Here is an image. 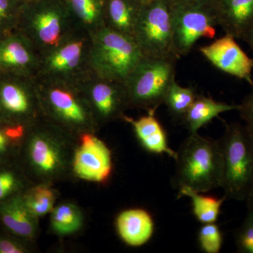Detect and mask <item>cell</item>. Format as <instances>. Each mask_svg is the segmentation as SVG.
Segmentation results:
<instances>
[{
    "mask_svg": "<svg viewBox=\"0 0 253 253\" xmlns=\"http://www.w3.org/2000/svg\"><path fill=\"white\" fill-rule=\"evenodd\" d=\"M177 153L173 184L178 189L191 188L199 193L222 187L223 159L219 140L192 133Z\"/></svg>",
    "mask_w": 253,
    "mask_h": 253,
    "instance_id": "cell-3",
    "label": "cell"
},
{
    "mask_svg": "<svg viewBox=\"0 0 253 253\" xmlns=\"http://www.w3.org/2000/svg\"><path fill=\"white\" fill-rule=\"evenodd\" d=\"M41 55L29 39L17 31L0 38V73L36 78Z\"/></svg>",
    "mask_w": 253,
    "mask_h": 253,
    "instance_id": "cell-15",
    "label": "cell"
},
{
    "mask_svg": "<svg viewBox=\"0 0 253 253\" xmlns=\"http://www.w3.org/2000/svg\"><path fill=\"white\" fill-rule=\"evenodd\" d=\"M234 37L225 34L199 51L219 71L253 85V59L241 49Z\"/></svg>",
    "mask_w": 253,
    "mask_h": 253,
    "instance_id": "cell-14",
    "label": "cell"
},
{
    "mask_svg": "<svg viewBox=\"0 0 253 253\" xmlns=\"http://www.w3.org/2000/svg\"><path fill=\"white\" fill-rule=\"evenodd\" d=\"M179 197L186 196L191 200L193 212L198 220L203 224L217 221L221 206L226 199L225 196L221 199L205 196L186 186L179 188Z\"/></svg>",
    "mask_w": 253,
    "mask_h": 253,
    "instance_id": "cell-24",
    "label": "cell"
},
{
    "mask_svg": "<svg viewBox=\"0 0 253 253\" xmlns=\"http://www.w3.org/2000/svg\"><path fill=\"white\" fill-rule=\"evenodd\" d=\"M91 33L78 27L63 42L41 56L36 78L79 84L91 73Z\"/></svg>",
    "mask_w": 253,
    "mask_h": 253,
    "instance_id": "cell-8",
    "label": "cell"
},
{
    "mask_svg": "<svg viewBox=\"0 0 253 253\" xmlns=\"http://www.w3.org/2000/svg\"><path fill=\"white\" fill-rule=\"evenodd\" d=\"M73 151L71 170L83 180L104 183L113 169L112 156L108 146L95 133H83L78 137Z\"/></svg>",
    "mask_w": 253,
    "mask_h": 253,
    "instance_id": "cell-13",
    "label": "cell"
},
{
    "mask_svg": "<svg viewBox=\"0 0 253 253\" xmlns=\"http://www.w3.org/2000/svg\"><path fill=\"white\" fill-rule=\"evenodd\" d=\"M36 81L46 121L76 138L83 133L98 131L100 126L79 84L38 78Z\"/></svg>",
    "mask_w": 253,
    "mask_h": 253,
    "instance_id": "cell-2",
    "label": "cell"
},
{
    "mask_svg": "<svg viewBox=\"0 0 253 253\" xmlns=\"http://www.w3.org/2000/svg\"><path fill=\"white\" fill-rule=\"evenodd\" d=\"M21 194L0 203V223L4 230L31 241L38 234L39 218L28 209Z\"/></svg>",
    "mask_w": 253,
    "mask_h": 253,
    "instance_id": "cell-17",
    "label": "cell"
},
{
    "mask_svg": "<svg viewBox=\"0 0 253 253\" xmlns=\"http://www.w3.org/2000/svg\"><path fill=\"white\" fill-rule=\"evenodd\" d=\"M0 38H1V36H0Z\"/></svg>",
    "mask_w": 253,
    "mask_h": 253,
    "instance_id": "cell-39",
    "label": "cell"
},
{
    "mask_svg": "<svg viewBox=\"0 0 253 253\" xmlns=\"http://www.w3.org/2000/svg\"><path fill=\"white\" fill-rule=\"evenodd\" d=\"M22 4L17 0H0V36L17 30Z\"/></svg>",
    "mask_w": 253,
    "mask_h": 253,
    "instance_id": "cell-29",
    "label": "cell"
},
{
    "mask_svg": "<svg viewBox=\"0 0 253 253\" xmlns=\"http://www.w3.org/2000/svg\"><path fill=\"white\" fill-rule=\"evenodd\" d=\"M244 42H246L248 44H249V47L251 48V51L253 53V24L250 28L249 33H248L247 36L245 38Z\"/></svg>",
    "mask_w": 253,
    "mask_h": 253,
    "instance_id": "cell-34",
    "label": "cell"
},
{
    "mask_svg": "<svg viewBox=\"0 0 253 253\" xmlns=\"http://www.w3.org/2000/svg\"><path fill=\"white\" fill-rule=\"evenodd\" d=\"M84 216L80 208L72 203H64L54 207L51 212L50 224L55 234L68 236L81 229Z\"/></svg>",
    "mask_w": 253,
    "mask_h": 253,
    "instance_id": "cell-23",
    "label": "cell"
},
{
    "mask_svg": "<svg viewBox=\"0 0 253 253\" xmlns=\"http://www.w3.org/2000/svg\"><path fill=\"white\" fill-rule=\"evenodd\" d=\"M239 104H229L217 101L204 95H197L184 121L190 133H197L200 128L204 126L213 118L222 113L238 111Z\"/></svg>",
    "mask_w": 253,
    "mask_h": 253,
    "instance_id": "cell-21",
    "label": "cell"
},
{
    "mask_svg": "<svg viewBox=\"0 0 253 253\" xmlns=\"http://www.w3.org/2000/svg\"><path fill=\"white\" fill-rule=\"evenodd\" d=\"M28 177L19 164L14 161L0 164V203L23 194L27 189Z\"/></svg>",
    "mask_w": 253,
    "mask_h": 253,
    "instance_id": "cell-25",
    "label": "cell"
},
{
    "mask_svg": "<svg viewBox=\"0 0 253 253\" xmlns=\"http://www.w3.org/2000/svg\"><path fill=\"white\" fill-rule=\"evenodd\" d=\"M169 3L174 49L179 57L187 56L201 38L215 36L218 25L212 0Z\"/></svg>",
    "mask_w": 253,
    "mask_h": 253,
    "instance_id": "cell-9",
    "label": "cell"
},
{
    "mask_svg": "<svg viewBox=\"0 0 253 253\" xmlns=\"http://www.w3.org/2000/svg\"><path fill=\"white\" fill-rule=\"evenodd\" d=\"M124 121L130 123L138 140L145 149L157 154H167L174 161L177 153L168 144L166 131L155 115L149 114L134 120L126 116Z\"/></svg>",
    "mask_w": 253,
    "mask_h": 253,
    "instance_id": "cell-20",
    "label": "cell"
},
{
    "mask_svg": "<svg viewBox=\"0 0 253 253\" xmlns=\"http://www.w3.org/2000/svg\"><path fill=\"white\" fill-rule=\"evenodd\" d=\"M196 96L194 88L184 87L174 81L168 89L164 104L174 117L184 119Z\"/></svg>",
    "mask_w": 253,
    "mask_h": 253,
    "instance_id": "cell-27",
    "label": "cell"
},
{
    "mask_svg": "<svg viewBox=\"0 0 253 253\" xmlns=\"http://www.w3.org/2000/svg\"><path fill=\"white\" fill-rule=\"evenodd\" d=\"M249 94L246 95L239 104L240 117L245 122V126L253 134V85Z\"/></svg>",
    "mask_w": 253,
    "mask_h": 253,
    "instance_id": "cell-33",
    "label": "cell"
},
{
    "mask_svg": "<svg viewBox=\"0 0 253 253\" xmlns=\"http://www.w3.org/2000/svg\"><path fill=\"white\" fill-rule=\"evenodd\" d=\"M144 4L138 0H104L105 26L134 38Z\"/></svg>",
    "mask_w": 253,
    "mask_h": 253,
    "instance_id": "cell-19",
    "label": "cell"
},
{
    "mask_svg": "<svg viewBox=\"0 0 253 253\" xmlns=\"http://www.w3.org/2000/svg\"><path fill=\"white\" fill-rule=\"evenodd\" d=\"M80 27L94 33L104 27V0H64Z\"/></svg>",
    "mask_w": 253,
    "mask_h": 253,
    "instance_id": "cell-22",
    "label": "cell"
},
{
    "mask_svg": "<svg viewBox=\"0 0 253 253\" xmlns=\"http://www.w3.org/2000/svg\"><path fill=\"white\" fill-rule=\"evenodd\" d=\"M222 234L217 224L207 223L199 232L200 247L206 253H219L222 245Z\"/></svg>",
    "mask_w": 253,
    "mask_h": 253,
    "instance_id": "cell-30",
    "label": "cell"
},
{
    "mask_svg": "<svg viewBox=\"0 0 253 253\" xmlns=\"http://www.w3.org/2000/svg\"><path fill=\"white\" fill-rule=\"evenodd\" d=\"M23 3L31 2V1H37V0H23Z\"/></svg>",
    "mask_w": 253,
    "mask_h": 253,
    "instance_id": "cell-38",
    "label": "cell"
},
{
    "mask_svg": "<svg viewBox=\"0 0 253 253\" xmlns=\"http://www.w3.org/2000/svg\"><path fill=\"white\" fill-rule=\"evenodd\" d=\"M246 201L247 202L248 210L253 211V189L251 191V193H250Z\"/></svg>",
    "mask_w": 253,
    "mask_h": 253,
    "instance_id": "cell-35",
    "label": "cell"
},
{
    "mask_svg": "<svg viewBox=\"0 0 253 253\" xmlns=\"http://www.w3.org/2000/svg\"><path fill=\"white\" fill-rule=\"evenodd\" d=\"M78 27L64 0H37L23 3L16 31L27 37L41 56Z\"/></svg>",
    "mask_w": 253,
    "mask_h": 253,
    "instance_id": "cell-4",
    "label": "cell"
},
{
    "mask_svg": "<svg viewBox=\"0 0 253 253\" xmlns=\"http://www.w3.org/2000/svg\"><path fill=\"white\" fill-rule=\"evenodd\" d=\"M29 242L4 230V232H0V253H29Z\"/></svg>",
    "mask_w": 253,
    "mask_h": 253,
    "instance_id": "cell-32",
    "label": "cell"
},
{
    "mask_svg": "<svg viewBox=\"0 0 253 253\" xmlns=\"http://www.w3.org/2000/svg\"><path fill=\"white\" fill-rule=\"evenodd\" d=\"M91 37L90 67L99 77L124 83L144 57L134 38L106 26Z\"/></svg>",
    "mask_w": 253,
    "mask_h": 253,
    "instance_id": "cell-6",
    "label": "cell"
},
{
    "mask_svg": "<svg viewBox=\"0 0 253 253\" xmlns=\"http://www.w3.org/2000/svg\"><path fill=\"white\" fill-rule=\"evenodd\" d=\"M219 142L226 198L246 201L253 189V134L245 125L231 123Z\"/></svg>",
    "mask_w": 253,
    "mask_h": 253,
    "instance_id": "cell-5",
    "label": "cell"
},
{
    "mask_svg": "<svg viewBox=\"0 0 253 253\" xmlns=\"http://www.w3.org/2000/svg\"><path fill=\"white\" fill-rule=\"evenodd\" d=\"M75 139L43 118L27 128L17 156L20 166L45 183L60 179L71 169L69 142Z\"/></svg>",
    "mask_w": 253,
    "mask_h": 253,
    "instance_id": "cell-1",
    "label": "cell"
},
{
    "mask_svg": "<svg viewBox=\"0 0 253 253\" xmlns=\"http://www.w3.org/2000/svg\"><path fill=\"white\" fill-rule=\"evenodd\" d=\"M116 225L121 239L133 247L146 244L154 234L152 217L147 211L140 208L126 210L120 213Z\"/></svg>",
    "mask_w": 253,
    "mask_h": 253,
    "instance_id": "cell-18",
    "label": "cell"
},
{
    "mask_svg": "<svg viewBox=\"0 0 253 253\" xmlns=\"http://www.w3.org/2000/svg\"><path fill=\"white\" fill-rule=\"evenodd\" d=\"M218 26L225 34L242 40L253 24V0H212Z\"/></svg>",
    "mask_w": 253,
    "mask_h": 253,
    "instance_id": "cell-16",
    "label": "cell"
},
{
    "mask_svg": "<svg viewBox=\"0 0 253 253\" xmlns=\"http://www.w3.org/2000/svg\"><path fill=\"white\" fill-rule=\"evenodd\" d=\"M134 40L144 57L179 59L174 49L168 0L145 4L134 32Z\"/></svg>",
    "mask_w": 253,
    "mask_h": 253,
    "instance_id": "cell-10",
    "label": "cell"
},
{
    "mask_svg": "<svg viewBox=\"0 0 253 253\" xmlns=\"http://www.w3.org/2000/svg\"><path fill=\"white\" fill-rule=\"evenodd\" d=\"M234 236L238 252L253 253V211L248 210L247 215Z\"/></svg>",
    "mask_w": 253,
    "mask_h": 253,
    "instance_id": "cell-31",
    "label": "cell"
},
{
    "mask_svg": "<svg viewBox=\"0 0 253 253\" xmlns=\"http://www.w3.org/2000/svg\"><path fill=\"white\" fill-rule=\"evenodd\" d=\"M28 127L0 123V164L15 161Z\"/></svg>",
    "mask_w": 253,
    "mask_h": 253,
    "instance_id": "cell-28",
    "label": "cell"
},
{
    "mask_svg": "<svg viewBox=\"0 0 253 253\" xmlns=\"http://www.w3.org/2000/svg\"><path fill=\"white\" fill-rule=\"evenodd\" d=\"M21 195L26 207L38 218L52 211L57 197L54 188L45 182L28 187Z\"/></svg>",
    "mask_w": 253,
    "mask_h": 253,
    "instance_id": "cell-26",
    "label": "cell"
},
{
    "mask_svg": "<svg viewBox=\"0 0 253 253\" xmlns=\"http://www.w3.org/2000/svg\"><path fill=\"white\" fill-rule=\"evenodd\" d=\"M96 123L101 126L126 118L129 101L124 83L91 72L79 83Z\"/></svg>",
    "mask_w": 253,
    "mask_h": 253,
    "instance_id": "cell-12",
    "label": "cell"
},
{
    "mask_svg": "<svg viewBox=\"0 0 253 253\" xmlns=\"http://www.w3.org/2000/svg\"><path fill=\"white\" fill-rule=\"evenodd\" d=\"M177 60L143 57L124 81L129 109L155 115L175 81Z\"/></svg>",
    "mask_w": 253,
    "mask_h": 253,
    "instance_id": "cell-7",
    "label": "cell"
},
{
    "mask_svg": "<svg viewBox=\"0 0 253 253\" xmlns=\"http://www.w3.org/2000/svg\"><path fill=\"white\" fill-rule=\"evenodd\" d=\"M42 118L36 78L0 73V123L28 127Z\"/></svg>",
    "mask_w": 253,
    "mask_h": 253,
    "instance_id": "cell-11",
    "label": "cell"
},
{
    "mask_svg": "<svg viewBox=\"0 0 253 253\" xmlns=\"http://www.w3.org/2000/svg\"><path fill=\"white\" fill-rule=\"evenodd\" d=\"M169 2H175V1H186V0H168Z\"/></svg>",
    "mask_w": 253,
    "mask_h": 253,
    "instance_id": "cell-37",
    "label": "cell"
},
{
    "mask_svg": "<svg viewBox=\"0 0 253 253\" xmlns=\"http://www.w3.org/2000/svg\"><path fill=\"white\" fill-rule=\"evenodd\" d=\"M138 1H140L142 4H147V3H149L150 1H153V0H138Z\"/></svg>",
    "mask_w": 253,
    "mask_h": 253,
    "instance_id": "cell-36",
    "label": "cell"
}]
</instances>
